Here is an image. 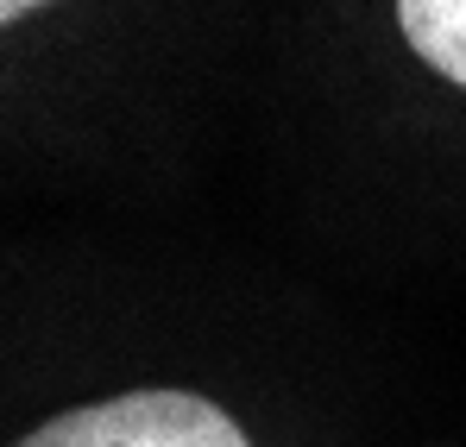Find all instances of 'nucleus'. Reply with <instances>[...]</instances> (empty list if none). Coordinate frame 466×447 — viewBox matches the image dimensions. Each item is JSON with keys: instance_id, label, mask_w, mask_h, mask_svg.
<instances>
[{"instance_id": "7ed1b4c3", "label": "nucleus", "mask_w": 466, "mask_h": 447, "mask_svg": "<svg viewBox=\"0 0 466 447\" xmlns=\"http://www.w3.org/2000/svg\"><path fill=\"white\" fill-rule=\"evenodd\" d=\"M32 6H51V0H0V25H13V19H25Z\"/></svg>"}, {"instance_id": "f03ea898", "label": "nucleus", "mask_w": 466, "mask_h": 447, "mask_svg": "<svg viewBox=\"0 0 466 447\" xmlns=\"http://www.w3.org/2000/svg\"><path fill=\"white\" fill-rule=\"evenodd\" d=\"M397 25L429 70L466 88V0H397Z\"/></svg>"}, {"instance_id": "f257e3e1", "label": "nucleus", "mask_w": 466, "mask_h": 447, "mask_svg": "<svg viewBox=\"0 0 466 447\" xmlns=\"http://www.w3.org/2000/svg\"><path fill=\"white\" fill-rule=\"evenodd\" d=\"M13 447H252L228 410L196 391H127L70 410Z\"/></svg>"}]
</instances>
